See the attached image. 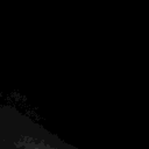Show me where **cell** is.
<instances>
[]
</instances>
